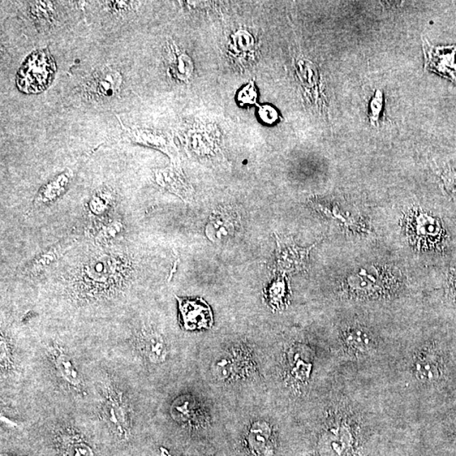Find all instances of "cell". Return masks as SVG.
<instances>
[{"label": "cell", "mask_w": 456, "mask_h": 456, "mask_svg": "<svg viewBox=\"0 0 456 456\" xmlns=\"http://www.w3.org/2000/svg\"><path fill=\"white\" fill-rule=\"evenodd\" d=\"M64 252V246L60 244L46 249L25 266L23 272L24 277L37 278L44 275L57 263Z\"/></svg>", "instance_id": "obj_14"}, {"label": "cell", "mask_w": 456, "mask_h": 456, "mask_svg": "<svg viewBox=\"0 0 456 456\" xmlns=\"http://www.w3.org/2000/svg\"><path fill=\"white\" fill-rule=\"evenodd\" d=\"M52 368L56 377L67 389L76 392H81L85 389L83 373L71 352L58 342H54L47 347Z\"/></svg>", "instance_id": "obj_3"}, {"label": "cell", "mask_w": 456, "mask_h": 456, "mask_svg": "<svg viewBox=\"0 0 456 456\" xmlns=\"http://www.w3.org/2000/svg\"><path fill=\"white\" fill-rule=\"evenodd\" d=\"M419 228L416 230L419 239L424 238L425 239H433L440 234V226L438 223L434 222L433 218L428 216L421 215L419 217V222H416Z\"/></svg>", "instance_id": "obj_27"}, {"label": "cell", "mask_w": 456, "mask_h": 456, "mask_svg": "<svg viewBox=\"0 0 456 456\" xmlns=\"http://www.w3.org/2000/svg\"><path fill=\"white\" fill-rule=\"evenodd\" d=\"M256 89L252 85H249L247 88H245L239 95V99L243 102L253 103V101L256 102Z\"/></svg>", "instance_id": "obj_31"}, {"label": "cell", "mask_w": 456, "mask_h": 456, "mask_svg": "<svg viewBox=\"0 0 456 456\" xmlns=\"http://www.w3.org/2000/svg\"><path fill=\"white\" fill-rule=\"evenodd\" d=\"M424 70L433 71L456 84V44L434 46L424 38Z\"/></svg>", "instance_id": "obj_6"}, {"label": "cell", "mask_w": 456, "mask_h": 456, "mask_svg": "<svg viewBox=\"0 0 456 456\" xmlns=\"http://www.w3.org/2000/svg\"><path fill=\"white\" fill-rule=\"evenodd\" d=\"M118 119L121 124L124 134L128 139L131 141L136 142V143L152 146L166 152L167 153H172L174 156V152H172L170 145L164 138L153 134L148 131L140 130V128H128L124 126L121 120L118 117Z\"/></svg>", "instance_id": "obj_15"}, {"label": "cell", "mask_w": 456, "mask_h": 456, "mask_svg": "<svg viewBox=\"0 0 456 456\" xmlns=\"http://www.w3.org/2000/svg\"><path fill=\"white\" fill-rule=\"evenodd\" d=\"M115 193L104 188L95 192L89 202V210L95 216L103 217L110 212L115 204Z\"/></svg>", "instance_id": "obj_20"}, {"label": "cell", "mask_w": 456, "mask_h": 456, "mask_svg": "<svg viewBox=\"0 0 456 456\" xmlns=\"http://www.w3.org/2000/svg\"><path fill=\"white\" fill-rule=\"evenodd\" d=\"M30 13L38 24L50 25L54 19V4L52 2H32Z\"/></svg>", "instance_id": "obj_26"}, {"label": "cell", "mask_w": 456, "mask_h": 456, "mask_svg": "<svg viewBox=\"0 0 456 456\" xmlns=\"http://www.w3.org/2000/svg\"><path fill=\"white\" fill-rule=\"evenodd\" d=\"M60 438L66 456H94L91 447L83 441L78 434L72 432V430L62 429Z\"/></svg>", "instance_id": "obj_19"}, {"label": "cell", "mask_w": 456, "mask_h": 456, "mask_svg": "<svg viewBox=\"0 0 456 456\" xmlns=\"http://www.w3.org/2000/svg\"><path fill=\"white\" fill-rule=\"evenodd\" d=\"M100 409L106 425L122 440L130 437L133 428V409L124 391L114 381H103L100 391Z\"/></svg>", "instance_id": "obj_2"}, {"label": "cell", "mask_w": 456, "mask_h": 456, "mask_svg": "<svg viewBox=\"0 0 456 456\" xmlns=\"http://www.w3.org/2000/svg\"><path fill=\"white\" fill-rule=\"evenodd\" d=\"M377 339L371 330L364 325H352L341 333V352L349 359H361L376 351Z\"/></svg>", "instance_id": "obj_5"}, {"label": "cell", "mask_w": 456, "mask_h": 456, "mask_svg": "<svg viewBox=\"0 0 456 456\" xmlns=\"http://www.w3.org/2000/svg\"><path fill=\"white\" fill-rule=\"evenodd\" d=\"M172 59L170 71L174 78L180 80H187L191 76L193 71V64L191 59L187 54L182 53L178 49L172 50Z\"/></svg>", "instance_id": "obj_23"}, {"label": "cell", "mask_w": 456, "mask_h": 456, "mask_svg": "<svg viewBox=\"0 0 456 456\" xmlns=\"http://www.w3.org/2000/svg\"><path fill=\"white\" fill-rule=\"evenodd\" d=\"M132 4L131 2L127 1L109 2V6L110 7L111 10H113L114 12H126L132 8Z\"/></svg>", "instance_id": "obj_32"}, {"label": "cell", "mask_w": 456, "mask_h": 456, "mask_svg": "<svg viewBox=\"0 0 456 456\" xmlns=\"http://www.w3.org/2000/svg\"><path fill=\"white\" fill-rule=\"evenodd\" d=\"M71 172L68 174H63L51 180L40 189L36 198L35 202L37 205H47L55 201L66 192L71 179Z\"/></svg>", "instance_id": "obj_17"}, {"label": "cell", "mask_w": 456, "mask_h": 456, "mask_svg": "<svg viewBox=\"0 0 456 456\" xmlns=\"http://www.w3.org/2000/svg\"><path fill=\"white\" fill-rule=\"evenodd\" d=\"M133 260L124 253L102 252L77 266L67 278L68 298L77 305L114 299L133 279Z\"/></svg>", "instance_id": "obj_1"}, {"label": "cell", "mask_w": 456, "mask_h": 456, "mask_svg": "<svg viewBox=\"0 0 456 456\" xmlns=\"http://www.w3.org/2000/svg\"><path fill=\"white\" fill-rule=\"evenodd\" d=\"M241 361L235 359L234 354H225L214 364V374L218 380H230L240 372Z\"/></svg>", "instance_id": "obj_22"}, {"label": "cell", "mask_w": 456, "mask_h": 456, "mask_svg": "<svg viewBox=\"0 0 456 456\" xmlns=\"http://www.w3.org/2000/svg\"><path fill=\"white\" fill-rule=\"evenodd\" d=\"M260 118L263 121L268 124H272L277 119V113L272 107L264 106L260 109Z\"/></svg>", "instance_id": "obj_30"}, {"label": "cell", "mask_w": 456, "mask_h": 456, "mask_svg": "<svg viewBox=\"0 0 456 456\" xmlns=\"http://www.w3.org/2000/svg\"><path fill=\"white\" fill-rule=\"evenodd\" d=\"M53 59L47 52L30 56L27 63L20 68L18 85L25 92H40L50 83L54 72Z\"/></svg>", "instance_id": "obj_4"}, {"label": "cell", "mask_w": 456, "mask_h": 456, "mask_svg": "<svg viewBox=\"0 0 456 456\" xmlns=\"http://www.w3.org/2000/svg\"><path fill=\"white\" fill-rule=\"evenodd\" d=\"M239 227V217L232 210L221 208L212 213L206 225L205 234L214 243L222 242L234 236Z\"/></svg>", "instance_id": "obj_11"}, {"label": "cell", "mask_w": 456, "mask_h": 456, "mask_svg": "<svg viewBox=\"0 0 456 456\" xmlns=\"http://www.w3.org/2000/svg\"><path fill=\"white\" fill-rule=\"evenodd\" d=\"M270 430L269 424L265 421H256L251 426L249 430V442L252 445L253 449L256 450H262L265 448V445L270 440Z\"/></svg>", "instance_id": "obj_25"}, {"label": "cell", "mask_w": 456, "mask_h": 456, "mask_svg": "<svg viewBox=\"0 0 456 456\" xmlns=\"http://www.w3.org/2000/svg\"><path fill=\"white\" fill-rule=\"evenodd\" d=\"M184 328L187 330L210 329L213 325V313L202 299L178 298Z\"/></svg>", "instance_id": "obj_9"}, {"label": "cell", "mask_w": 456, "mask_h": 456, "mask_svg": "<svg viewBox=\"0 0 456 456\" xmlns=\"http://www.w3.org/2000/svg\"><path fill=\"white\" fill-rule=\"evenodd\" d=\"M443 179H444L447 191L456 200V174L454 172H448L443 176Z\"/></svg>", "instance_id": "obj_29"}, {"label": "cell", "mask_w": 456, "mask_h": 456, "mask_svg": "<svg viewBox=\"0 0 456 456\" xmlns=\"http://www.w3.org/2000/svg\"><path fill=\"white\" fill-rule=\"evenodd\" d=\"M136 348L150 364H161L169 356V347L164 337L152 328H142L136 334Z\"/></svg>", "instance_id": "obj_10"}, {"label": "cell", "mask_w": 456, "mask_h": 456, "mask_svg": "<svg viewBox=\"0 0 456 456\" xmlns=\"http://www.w3.org/2000/svg\"><path fill=\"white\" fill-rule=\"evenodd\" d=\"M0 347H1V377L4 378L11 377L14 374L16 369V358L14 347L12 345L11 337L1 330V338H0Z\"/></svg>", "instance_id": "obj_21"}, {"label": "cell", "mask_w": 456, "mask_h": 456, "mask_svg": "<svg viewBox=\"0 0 456 456\" xmlns=\"http://www.w3.org/2000/svg\"><path fill=\"white\" fill-rule=\"evenodd\" d=\"M383 103H384V96L381 90H377L376 94L370 102L369 105V119L373 126H376L380 120V116L383 109Z\"/></svg>", "instance_id": "obj_28"}, {"label": "cell", "mask_w": 456, "mask_h": 456, "mask_svg": "<svg viewBox=\"0 0 456 456\" xmlns=\"http://www.w3.org/2000/svg\"><path fill=\"white\" fill-rule=\"evenodd\" d=\"M156 179L158 184L164 187L171 192L178 195L183 200L188 199L189 193L188 187L182 178L179 171L169 169L164 170H157L156 172Z\"/></svg>", "instance_id": "obj_16"}, {"label": "cell", "mask_w": 456, "mask_h": 456, "mask_svg": "<svg viewBox=\"0 0 456 456\" xmlns=\"http://www.w3.org/2000/svg\"><path fill=\"white\" fill-rule=\"evenodd\" d=\"M277 236V249H275V268L280 272H299L307 268L308 255L312 247L304 248L299 247L290 239H280Z\"/></svg>", "instance_id": "obj_7"}, {"label": "cell", "mask_w": 456, "mask_h": 456, "mask_svg": "<svg viewBox=\"0 0 456 456\" xmlns=\"http://www.w3.org/2000/svg\"><path fill=\"white\" fill-rule=\"evenodd\" d=\"M373 268L360 270L359 274L352 275L349 279V287L355 294L363 296H378L385 294L384 277Z\"/></svg>", "instance_id": "obj_13"}, {"label": "cell", "mask_w": 456, "mask_h": 456, "mask_svg": "<svg viewBox=\"0 0 456 456\" xmlns=\"http://www.w3.org/2000/svg\"><path fill=\"white\" fill-rule=\"evenodd\" d=\"M412 371L417 381L433 384L440 380L444 371L441 356L431 347L417 349L413 356Z\"/></svg>", "instance_id": "obj_8"}, {"label": "cell", "mask_w": 456, "mask_h": 456, "mask_svg": "<svg viewBox=\"0 0 456 456\" xmlns=\"http://www.w3.org/2000/svg\"><path fill=\"white\" fill-rule=\"evenodd\" d=\"M287 294V288L284 274L282 277L275 279L266 292V298L272 306L275 308H281L283 304L286 303Z\"/></svg>", "instance_id": "obj_24"}, {"label": "cell", "mask_w": 456, "mask_h": 456, "mask_svg": "<svg viewBox=\"0 0 456 456\" xmlns=\"http://www.w3.org/2000/svg\"><path fill=\"white\" fill-rule=\"evenodd\" d=\"M121 85V75L113 68H105L95 73L84 85V91L92 97H111L119 92Z\"/></svg>", "instance_id": "obj_12"}, {"label": "cell", "mask_w": 456, "mask_h": 456, "mask_svg": "<svg viewBox=\"0 0 456 456\" xmlns=\"http://www.w3.org/2000/svg\"><path fill=\"white\" fill-rule=\"evenodd\" d=\"M124 232V225L119 220H105L96 223L92 231V238L99 245H109L119 239Z\"/></svg>", "instance_id": "obj_18"}]
</instances>
